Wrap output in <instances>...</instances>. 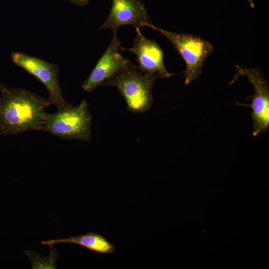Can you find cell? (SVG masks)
I'll return each mask as SVG.
<instances>
[{
  "label": "cell",
  "mask_w": 269,
  "mask_h": 269,
  "mask_svg": "<svg viewBox=\"0 0 269 269\" xmlns=\"http://www.w3.org/2000/svg\"><path fill=\"white\" fill-rule=\"evenodd\" d=\"M0 98V134L11 135L41 131L46 118L48 99L22 88L2 93Z\"/></svg>",
  "instance_id": "6da1fadb"
},
{
  "label": "cell",
  "mask_w": 269,
  "mask_h": 269,
  "mask_svg": "<svg viewBox=\"0 0 269 269\" xmlns=\"http://www.w3.org/2000/svg\"><path fill=\"white\" fill-rule=\"evenodd\" d=\"M157 75L144 73L132 64L106 82L104 86H115L134 114L143 113L153 103L152 88Z\"/></svg>",
  "instance_id": "7a4b0ae2"
},
{
  "label": "cell",
  "mask_w": 269,
  "mask_h": 269,
  "mask_svg": "<svg viewBox=\"0 0 269 269\" xmlns=\"http://www.w3.org/2000/svg\"><path fill=\"white\" fill-rule=\"evenodd\" d=\"M92 116L85 100L76 106L58 109L53 114L46 113L41 130L62 139L89 141L91 137Z\"/></svg>",
  "instance_id": "3957f363"
},
{
  "label": "cell",
  "mask_w": 269,
  "mask_h": 269,
  "mask_svg": "<svg viewBox=\"0 0 269 269\" xmlns=\"http://www.w3.org/2000/svg\"><path fill=\"white\" fill-rule=\"evenodd\" d=\"M164 36L185 62L184 83L188 85L201 75L204 63L214 50L213 45L199 36L180 33L159 28L151 22L146 25Z\"/></svg>",
  "instance_id": "277c9868"
},
{
  "label": "cell",
  "mask_w": 269,
  "mask_h": 269,
  "mask_svg": "<svg viewBox=\"0 0 269 269\" xmlns=\"http://www.w3.org/2000/svg\"><path fill=\"white\" fill-rule=\"evenodd\" d=\"M237 73L231 84L241 76H246L253 86L254 93L247 97L251 104L236 103V105L250 107L253 123V135L256 136L268 130L269 127V87L267 81L261 71L252 68L236 66Z\"/></svg>",
  "instance_id": "5b68a950"
},
{
  "label": "cell",
  "mask_w": 269,
  "mask_h": 269,
  "mask_svg": "<svg viewBox=\"0 0 269 269\" xmlns=\"http://www.w3.org/2000/svg\"><path fill=\"white\" fill-rule=\"evenodd\" d=\"M11 59L16 66L35 76L44 84L48 91V99L51 104L58 109L70 105L63 96L58 79L59 69L57 65L20 52H13Z\"/></svg>",
  "instance_id": "8992f818"
},
{
  "label": "cell",
  "mask_w": 269,
  "mask_h": 269,
  "mask_svg": "<svg viewBox=\"0 0 269 269\" xmlns=\"http://www.w3.org/2000/svg\"><path fill=\"white\" fill-rule=\"evenodd\" d=\"M124 48L117 34H114L107 48L83 83L82 87L84 91H93L132 64L123 56L121 53Z\"/></svg>",
  "instance_id": "52a82bcc"
},
{
  "label": "cell",
  "mask_w": 269,
  "mask_h": 269,
  "mask_svg": "<svg viewBox=\"0 0 269 269\" xmlns=\"http://www.w3.org/2000/svg\"><path fill=\"white\" fill-rule=\"evenodd\" d=\"M134 42L132 47L124 48L136 56L138 65L141 72L157 75L162 79L168 78L174 74L167 71L164 64V53L159 45L154 40L145 37L140 28H136Z\"/></svg>",
  "instance_id": "ba28073f"
},
{
  "label": "cell",
  "mask_w": 269,
  "mask_h": 269,
  "mask_svg": "<svg viewBox=\"0 0 269 269\" xmlns=\"http://www.w3.org/2000/svg\"><path fill=\"white\" fill-rule=\"evenodd\" d=\"M150 22L146 8L140 0H112L109 14L98 29H109L114 34L125 25L140 28Z\"/></svg>",
  "instance_id": "9c48e42d"
},
{
  "label": "cell",
  "mask_w": 269,
  "mask_h": 269,
  "mask_svg": "<svg viewBox=\"0 0 269 269\" xmlns=\"http://www.w3.org/2000/svg\"><path fill=\"white\" fill-rule=\"evenodd\" d=\"M60 243H72L80 245L88 250L101 254H113L116 250L115 245L104 236L93 232L77 236H70L62 239H53L43 241L40 244L51 246Z\"/></svg>",
  "instance_id": "30bf717a"
},
{
  "label": "cell",
  "mask_w": 269,
  "mask_h": 269,
  "mask_svg": "<svg viewBox=\"0 0 269 269\" xmlns=\"http://www.w3.org/2000/svg\"><path fill=\"white\" fill-rule=\"evenodd\" d=\"M69 1L76 6H84L88 4L90 0H65Z\"/></svg>",
  "instance_id": "8fae6325"
},
{
  "label": "cell",
  "mask_w": 269,
  "mask_h": 269,
  "mask_svg": "<svg viewBox=\"0 0 269 269\" xmlns=\"http://www.w3.org/2000/svg\"><path fill=\"white\" fill-rule=\"evenodd\" d=\"M8 90L5 87H4L0 82V91L2 92V93H4L6 92Z\"/></svg>",
  "instance_id": "7c38bea8"
},
{
  "label": "cell",
  "mask_w": 269,
  "mask_h": 269,
  "mask_svg": "<svg viewBox=\"0 0 269 269\" xmlns=\"http://www.w3.org/2000/svg\"><path fill=\"white\" fill-rule=\"evenodd\" d=\"M247 1H248V2L249 3L250 6L254 8L255 7V5H254V0H247Z\"/></svg>",
  "instance_id": "4fadbf2b"
}]
</instances>
